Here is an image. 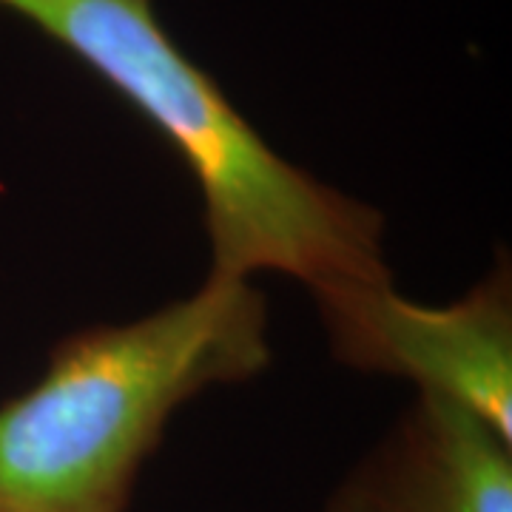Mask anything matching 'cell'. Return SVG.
I'll list each match as a JSON object with an SVG mask.
<instances>
[{"label": "cell", "mask_w": 512, "mask_h": 512, "mask_svg": "<svg viewBox=\"0 0 512 512\" xmlns=\"http://www.w3.org/2000/svg\"><path fill=\"white\" fill-rule=\"evenodd\" d=\"M313 299L342 365L410 379L512 441L510 268L441 308L402 296L390 276L342 282Z\"/></svg>", "instance_id": "obj_3"}, {"label": "cell", "mask_w": 512, "mask_h": 512, "mask_svg": "<svg viewBox=\"0 0 512 512\" xmlns=\"http://www.w3.org/2000/svg\"><path fill=\"white\" fill-rule=\"evenodd\" d=\"M97 74L200 188L214 276H291L308 291L390 276L384 220L268 146L220 83L185 55L154 0H0Z\"/></svg>", "instance_id": "obj_1"}, {"label": "cell", "mask_w": 512, "mask_h": 512, "mask_svg": "<svg viewBox=\"0 0 512 512\" xmlns=\"http://www.w3.org/2000/svg\"><path fill=\"white\" fill-rule=\"evenodd\" d=\"M268 365V302L234 276L66 336L46 373L0 404V512H126L171 416Z\"/></svg>", "instance_id": "obj_2"}, {"label": "cell", "mask_w": 512, "mask_h": 512, "mask_svg": "<svg viewBox=\"0 0 512 512\" xmlns=\"http://www.w3.org/2000/svg\"><path fill=\"white\" fill-rule=\"evenodd\" d=\"M328 512H512V441L470 410L419 393L330 495Z\"/></svg>", "instance_id": "obj_4"}]
</instances>
